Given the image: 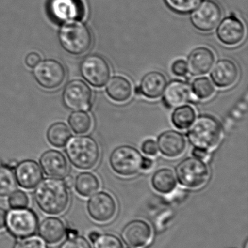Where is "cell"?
<instances>
[{
    "label": "cell",
    "instance_id": "cell-1",
    "mask_svg": "<svg viewBox=\"0 0 248 248\" xmlns=\"http://www.w3.org/2000/svg\"><path fill=\"white\" fill-rule=\"evenodd\" d=\"M35 202L41 211L48 215H60L67 209L69 193L63 181L56 178H46L36 185Z\"/></svg>",
    "mask_w": 248,
    "mask_h": 248
},
{
    "label": "cell",
    "instance_id": "cell-2",
    "mask_svg": "<svg viewBox=\"0 0 248 248\" xmlns=\"http://www.w3.org/2000/svg\"><path fill=\"white\" fill-rule=\"evenodd\" d=\"M66 153L73 166L81 170H90L100 160V147L90 136H75L66 144Z\"/></svg>",
    "mask_w": 248,
    "mask_h": 248
},
{
    "label": "cell",
    "instance_id": "cell-3",
    "mask_svg": "<svg viewBox=\"0 0 248 248\" xmlns=\"http://www.w3.org/2000/svg\"><path fill=\"white\" fill-rule=\"evenodd\" d=\"M189 128L188 139L194 147L209 152L215 149L221 141L222 127L214 116H199Z\"/></svg>",
    "mask_w": 248,
    "mask_h": 248
},
{
    "label": "cell",
    "instance_id": "cell-4",
    "mask_svg": "<svg viewBox=\"0 0 248 248\" xmlns=\"http://www.w3.org/2000/svg\"><path fill=\"white\" fill-rule=\"evenodd\" d=\"M62 47L73 55H81L90 49L93 42L91 33L87 26L77 20L67 22L59 32Z\"/></svg>",
    "mask_w": 248,
    "mask_h": 248
},
{
    "label": "cell",
    "instance_id": "cell-5",
    "mask_svg": "<svg viewBox=\"0 0 248 248\" xmlns=\"http://www.w3.org/2000/svg\"><path fill=\"white\" fill-rule=\"evenodd\" d=\"M176 173L179 183L190 189L202 187L210 178L208 165L195 157H186L181 161L176 166Z\"/></svg>",
    "mask_w": 248,
    "mask_h": 248
},
{
    "label": "cell",
    "instance_id": "cell-6",
    "mask_svg": "<svg viewBox=\"0 0 248 248\" xmlns=\"http://www.w3.org/2000/svg\"><path fill=\"white\" fill-rule=\"evenodd\" d=\"M143 156L135 147L121 145L111 153L109 163L114 171L122 176H132L141 170Z\"/></svg>",
    "mask_w": 248,
    "mask_h": 248
},
{
    "label": "cell",
    "instance_id": "cell-7",
    "mask_svg": "<svg viewBox=\"0 0 248 248\" xmlns=\"http://www.w3.org/2000/svg\"><path fill=\"white\" fill-rule=\"evenodd\" d=\"M80 71L83 78L96 88L104 87L111 77L109 62L103 57L97 54L84 58L80 65Z\"/></svg>",
    "mask_w": 248,
    "mask_h": 248
},
{
    "label": "cell",
    "instance_id": "cell-8",
    "mask_svg": "<svg viewBox=\"0 0 248 248\" xmlns=\"http://www.w3.org/2000/svg\"><path fill=\"white\" fill-rule=\"evenodd\" d=\"M93 91L88 84L82 80L70 81L63 92L64 106L74 111H88L91 109Z\"/></svg>",
    "mask_w": 248,
    "mask_h": 248
},
{
    "label": "cell",
    "instance_id": "cell-9",
    "mask_svg": "<svg viewBox=\"0 0 248 248\" xmlns=\"http://www.w3.org/2000/svg\"><path fill=\"white\" fill-rule=\"evenodd\" d=\"M33 75L36 82L46 90H55L65 81L66 72L64 65L54 59L40 61L33 68Z\"/></svg>",
    "mask_w": 248,
    "mask_h": 248
},
{
    "label": "cell",
    "instance_id": "cell-10",
    "mask_svg": "<svg viewBox=\"0 0 248 248\" xmlns=\"http://www.w3.org/2000/svg\"><path fill=\"white\" fill-rule=\"evenodd\" d=\"M6 225L12 235L24 238L35 234L38 227L36 214L26 208H15L7 214Z\"/></svg>",
    "mask_w": 248,
    "mask_h": 248
},
{
    "label": "cell",
    "instance_id": "cell-11",
    "mask_svg": "<svg viewBox=\"0 0 248 248\" xmlns=\"http://www.w3.org/2000/svg\"><path fill=\"white\" fill-rule=\"evenodd\" d=\"M222 12L215 1L206 0L201 3L191 16L192 24L198 30L204 32L214 30L221 21Z\"/></svg>",
    "mask_w": 248,
    "mask_h": 248
},
{
    "label": "cell",
    "instance_id": "cell-12",
    "mask_svg": "<svg viewBox=\"0 0 248 248\" xmlns=\"http://www.w3.org/2000/svg\"><path fill=\"white\" fill-rule=\"evenodd\" d=\"M87 211L95 221L108 222L116 214V202L110 194L105 192H99L89 200Z\"/></svg>",
    "mask_w": 248,
    "mask_h": 248
},
{
    "label": "cell",
    "instance_id": "cell-13",
    "mask_svg": "<svg viewBox=\"0 0 248 248\" xmlns=\"http://www.w3.org/2000/svg\"><path fill=\"white\" fill-rule=\"evenodd\" d=\"M163 102L167 108H175L186 105L192 100V91L186 81L176 79L170 81L165 89Z\"/></svg>",
    "mask_w": 248,
    "mask_h": 248
},
{
    "label": "cell",
    "instance_id": "cell-14",
    "mask_svg": "<svg viewBox=\"0 0 248 248\" xmlns=\"http://www.w3.org/2000/svg\"><path fill=\"white\" fill-rule=\"evenodd\" d=\"M186 138L182 133L176 130H167L157 138V147L163 155L177 157L182 155L186 149Z\"/></svg>",
    "mask_w": 248,
    "mask_h": 248
},
{
    "label": "cell",
    "instance_id": "cell-15",
    "mask_svg": "<svg viewBox=\"0 0 248 248\" xmlns=\"http://www.w3.org/2000/svg\"><path fill=\"white\" fill-rule=\"evenodd\" d=\"M151 234V227L147 222L135 220L127 224L122 231V237L127 246L131 248H138L148 244Z\"/></svg>",
    "mask_w": 248,
    "mask_h": 248
},
{
    "label": "cell",
    "instance_id": "cell-16",
    "mask_svg": "<svg viewBox=\"0 0 248 248\" xmlns=\"http://www.w3.org/2000/svg\"><path fill=\"white\" fill-rule=\"evenodd\" d=\"M215 55L211 49L205 46L194 49L188 58V72L193 77L205 75L208 74L214 62Z\"/></svg>",
    "mask_w": 248,
    "mask_h": 248
},
{
    "label": "cell",
    "instance_id": "cell-17",
    "mask_svg": "<svg viewBox=\"0 0 248 248\" xmlns=\"http://www.w3.org/2000/svg\"><path fill=\"white\" fill-rule=\"evenodd\" d=\"M39 163L47 176L62 179L68 174V162L64 154L58 150H48L44 153Z\"/></svg>",
    "mask_w": 248,
    "mask_h": 248
},
{
    "label": "cell",
    "instance_id": "cell-18",
    "mask_svg": "<svg viewBox=\"0 0 248 248\" xmlns=\"http://www.w3.org/2000/svg\"><path fill=\"white\" fill-rule=\"evenodd\" d=\"M237 64L230 59H221L216 62L211 71V77L216 87L227 88L235 84L238 79Z\"/></svg>",
    "mask_w": 248,
    "mask_h": 248
},
{
    "label": "cell",
    "instance_id": "cell-19",
    "mask_svg": "<svg viewBox=\"0 0 248 248\" xmlns=\"http://www.w3.org/2000/svg\"><path fill=\"white\" fill-rule=\"evenodd\" d=\"M16 181L21 187L31 189L42 180V172L39 164L33 160H26L17 165L15 170Z\"/></svg>",
    "mask_w": 248,
    "mask_h": 248
},
{
    "label": "cell",
    "instance_id": "cell-20",
    "mask_svg": "<svg viewBox=\"0 0 248 248\" xmlns=\"http://www.w3.org/2000/svg\"><path fill=\"white\" fill-rule=\"evenodd\" d=\"M244 25L234 17L224 19L217 31L218 39L224 45L234 46L243 41L245 36Z\"/></svg>",
    "mask_w": 248,
    "mask_h": 248
},
{
    "label": "cell",
    "instance_id": "cell-21",
    "mask_svg": "<svg viewBox=\"0 0 248 248\" xmlns=\"http://www.w3.org/2000/svg\"><path fill=\"white\" fill-rule=\"evenodd\" d=\"M50 11L58 20L71 21L84 15V7L79 0H52Z\"/></svg>",
    "mask_w": 248,
    "mask_h": 248
},
{
    "label": "cell",
    "instance_id": "cell-22",
    "mask_svg": "<svg viewBox=\"0 0 248 248\" xmlns=\"http://www.w3.org/2000/svg\"><path fill=\"white\" fill-rule=\"evenodd\" d=\"M167 84V78L163 73L153 71L144 76L138 87L141 95L153 100L163 95Z\"/></svg>",
    "mask_w": 248,
    "mask_h": 248
},
{
    "label": "cell",
    "instance_id": "cell-23",
    "mask_svg": "<svg viewBox=\"0 0 248 248\" xmlns=\"http://www.w3.org/2000/svg\"><path fill=\"white\" fill-rule=\"evenodd\" d=\"M66 230L64 222L56 217H48L41 222L39 234L42 240L50 245L60 243L65 236Z\"/></svg>",
    "mask_w": 248,
    "mask_h": 248
},
{
    "label": "cell",
    "instance_id": "cell-24",
    "mask_svg": "<svg viewBox=\"0 0 248 248\" xmlns=\"http://www.w3.org/2000/svg\"><path fill=\"white\" fill-rule=\"evenodd\" d=\"M106 84V94L113 101L125 103L132 96V84L125 77L115 76Z\"/></svg>",
    "mask_w": 248,
    "mask_h": 248
},
{
    "label": "cell",
    "instance_id": "cell-25",
    "mask_svg": "<svg viewBox=\"0 0 248 248\" xmlns=\"http://www.w3.org/2000/svg\"><path fill=\"white\" fill-rule=\"evenodd\" d=\"M151 185L157 192L167 195L176 189L177 180L171 169L163 168L154 173L151 178Z\"/></svg>",
    "mask_w": 248,
    "mask_h": 248
},
{
    "label": "cell",
    "instance_id": "cell-26",
    "mask_svg": "<svg viewBox=\"0 0 248 248\" xmlns=\"http://www.w3.org/2000/svg\"><path fill=\"white\" fill-rule=\"evenodd\" d=\"M100 188V182L96 175L90 172H83L77 176L75 189L83 197H89L96 193Z\"/></svg>",
    "mask_w": 248,
    "mask_h": 248
},
{
    "label": "cell",
    "instance_id": "cell-27",
    "mask_svg": "<svg viewBox=\"0 0 248 248\" xmlns=\"http://www.w3.org/2000/svg\"><path fill=\"white\" fill-rule=\"evenodd\" d=\"M196 116V111L193 106L183 105L176 108L172 113V123L179 129H187L195 122Z\"/></svg>",
    "mask_w": 248,
    "mask_h": 248
},
{
    "label": "cell",
    "instance_id": "cell-28",
    "mask_svg": "<svg viewBox=\"0 0 248 248\" xmlns=\"http://www.w3.org/2000/svg\"><path fill=\"white\" fill-rule=\"evenodd\" d=\"M71 133L69 128L64 122H56L48 128L47 138L54 147H63L71 138Z\"/></svg>",
    "mask_w": 248,
    "mask_h": 248
},
{
    "label": "cell",
    "instance_id": "cell-29",
    "mask_svg": "<svg viewBox=\"0 0 248 248\" xmlns=\"http://www.w3.org/2000/svg\"><path fill=\"white\" fill-rule=\"evenodd\" d=\"M68 124L75 134H84L91 129L93 121L87 112L76 111L68 117Z\"/></svg>",
    "mask_w": 248,
    "mask_h": 248
},
{
    "label": "cell",
    "instance_id": "cell-30",
    "mask_svg": "<svg viewBox=\"0 0 248 248\" xmlns=\"http://www.w3.org/2000/svg\"><path fill=\"white\" fill-rule=\"evenodd\" d=\"M192 93L199 100H208L214 96L215 88L212 81L208 77L196 78L192 84Z\"/></svg>",
    "mask_w": 248,
    "mask_h": 248
},
{
    "label": "cell",
    "instance_id": "cell-31",
    "mask_svg": "<svg viewBox=\"0 0 248 248\" xmlns=\"http://www.w3.org/2000/svg\"><path fill=\"white\" fill-rule=\"evenodd\" d=\"M17 181L13 170L5 166H0V197H7L15 192Z\"/></svg>",
    "mask_w": 248,
    "mask_h": 248
},
{
    "label": "cell",
    "instance_id": "cell-32",
    "mask_svg": "<svg viewBox=\"0 0 248 248\" xmlns=\"http://www.w3.org/2000/svg\"><path fill=\"white\" fill-rule=\"evenodd\" d=\"M166 4L176 13L188 14L193 12L202 0H165Z\"/></svg>",
    "mask_w": 248,
    "mask_h": 248
},
{
    "label": "cell",
    "instance_id": "cell-33",
    "mask_svg": "<svg viewBox=\"0 0 248 248\" xmlns=\"http://www.w3.org/2000/svg\"><path fill=\"white\" fill-rule=\"evenodd\" d=\"M93 243L94 248H124L121 240L112 234H100Z\"/></svg>",
    "mask_w": 248,
    "mask_h": 248
},
{
    "label": "cell",
    "instance_id": "cell-34",
    "mask_svg": "<svg viewBox=\"0 0 248 248\" xmlns=\"http://www.w3.org/2000/svg\"><path fill=\"white\" fill-rule=\"evenodd\" d=\"M8 203L13 209L26 208L29 203V198L23 191L17 190L11 194L9 198Z\"/></svg>",
    "mask_w": 248,
    "mask_h": 248
},
{
    "label": "cell",
    "instance_id": "cell-35",
    "mask_svg": "<svg viewBox=\"0 0 248 248\" xmlns=\"http://www.w3.org/2000/svg\"><path fill=\"white\" fill-rule=\"evenodd\" d=\"M13 248H48L43 240L38 237H24L19 240L13 246Z\"/></svg>",
    "mask_w": 248,
    "mask_h": 248
},
{
    "label": "cell",
    "instance_id": "cell-36",
    "mask_svg": "<svg viewBox=\"0 0 248 248\" xmlns=\"http://www.w3.org/2000/svg\"><path fill=\"white\" fill-rule=\"evenodd\" d=\"M61 248H92L90 243L84 237L75 235L64 242Z\"/></svg>",
    "mask_w": 248,
    "mask_h": 248
},
{
    "label": "cell",
    "instance_id": "cell-37",
    "mask_svg": "<svg viewBox=\"0 0 248 248\" xmlns=\"http://www.w3.org/2000/svg\"><path fill=\"white\" fill-rule=\"evenodd\" d=\"M171 70L175 76L179 77H186L188 73L187 63L184 60H177L172 65Z\"/></svg>",
    "mask_w": 248,
    "mask_h": 248
},
{
    "label": "cell",
    "instance_id": "cell-38",
    "mask_svg": "<svg viewBox=\"0 0 248 248\" xmlns=\"http://www.w3.org/2000/svg\"><path fill=\"white\" fill-rule=\"evenodd\" d=\"M141 150L144 154L149 156H155L158 153L157 143L152 139H148L143 142Z\"/></svg>",
    "mask_w": 248,
    "mask_h": 248
},
{
    "label": "cell",
    "instance_id": "cell-39",
    "mask_svg": "<svg viewBox=\"0 0 248 248\" xmlns=\"http://www.w3.org/2000/svg\"><path fill=\"white\" fill-rule=\"evenodd\" d=\"M41 61V56L37 52H31L26 56L25 62L29 68H34Z\"/></svg>",
    "mask_w": 248,
    "mask_h": 248
},
{
    "label": "cell",
    "instance_id": "cell-40",
    "mask_svg": "<svg viewBox=\"0 0 248 248\" xmlns=\"http://www.w3.org/2000/svg\"><path fill=\"white\" fill-rule=\"evenodd\" d=\"M192 155L197 158L200 159V160H205L209 157V152L202 150V149L194 147L193 150H192Z\"/></svg>",
    "mask_w": 248,
    "mask_h": 248
},
{
    "label": "cell",
    "instance_id": "cell-41",
    "mask_svg": "<svg viewBox=\"0 0 248 248\" xmlns=\"http://www.w3.org/2000/svg\"><path fill=\"white\" fill-rule=\"evenodd\" d=\"M154 165L153 160L150 157H143L142 164H141V170H148L152 168Z\"/></svg>",
    "mask_w": 248,
    "mask_h": 248
},
{
    "label": "cell",
    "instance_id": "cell-42",
    "mask_svg": "<svg viewBox=\"0 0 248 248\" xmlns=\"http://www.w3.org/2000/svg\"><path fill=\"white\" fill-rule=\"evenodd\" d=\"M6 218H7V213L5 210L0 208V230H2L6 226Z\"/></svg>",
    "mask_w": 248,
    "mask_h": 248
},
{
    "label": "cell",
    "instance_id": "cell-43",
    "mask_svg": "<svg viewBox=\"0 0 248 248\" xmlns=\"http://www.w3.org/2000/svg\"><path fill=\"white\" fill-rule=\"evenodd\" d=\"M64 182L66 187L71 188L74 185V177H73L72 176H71V175L67 174L66 176L64 177Z\"/></svg>",
    "mask_w": 248,
    "mask_h": 248
},
{
    "label": "cell",
    "instance_id": "cell-44",
    "mask_svg": "<svg viewBox=\"0 0 248 248\" xmlns=\"http://www.w3.org/2000/svg\"><path fill=\"white\" fill-rule=\"evenodd\" d=\"M100 236V234L97 232H93L90 233V235H89V238L91 240L93 243H94L96 240H97L98 237Z\"/></svg>",
    "mask_w": 248,
    "mask_h": 248
},
{
    "label": "cell",
    "instance_id": "cell-45",
    "mask_svg": "<svg viewBox=\"0 0 248 248\" xmlns=\"http://www.w3.org/2000/svg\"><path fill=\"white\" fill-rule=\"evenodd\" d=\"M17 162L15 160H11L10 161L7 162V164L4 165V166H7V167L10 168V169H14L17 166Z\"/></svg>",
    "mask_w": 248,
    "mask_h": 248
},
{
    "label": "cell",
    "instance_id": "cell-46",
    "mask_svg": "<svg viewBox=\"0 0 248 248\" xmlns=\"http://www.w3.org/2000/svg\"><path fill=\"white\" fill-rule=\"evenodd\" d=\"M135 93L137 95H141V90H140L139 87H136L135 89Z\"/></svg>",
    "mask_w": 248,
    "mask_h": 248
}]
</instances>
